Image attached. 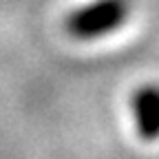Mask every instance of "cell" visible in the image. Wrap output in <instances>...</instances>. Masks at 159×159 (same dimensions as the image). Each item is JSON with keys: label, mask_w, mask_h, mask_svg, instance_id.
<instances>
[{"label": "cell", "mask_w": 159, "mask_h": 159, "mask_svg": "<svg viewBox=\"0 0 159 159\" xmlns=\"http://www.w3.org/2000/svg\"><path fill=\"white\" fill-rule=\"evenodd\" d=\"M130 113L137 135L155 142L159 139V84H144L130 97Z\"/></svg>", "instance_id": "7a4b0ae2"}, {"label": "cell", "mask_w": 159, "mask_h": 159, "mask_svg": "<svg viewBox=\"0 0 159 159\" xmlns=\"http://www.w3.org/2000/svg\"><path fill=\"white\" fill-rule=\"evenodd\" d=\"M130 16V0H93L71 11L64 29L71 38L91 42L117 31Z\"/></svg>", "instance_id": "6da1fadb"}]
</instances>
